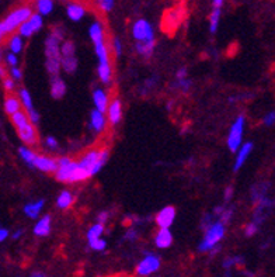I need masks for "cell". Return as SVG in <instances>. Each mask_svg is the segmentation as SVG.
<instances>
[{
    "label": "cell",
    "instance_id": "obj_29",
    "mask_svg": "<svg viewBox=\"0 0 275 277\" xmlns=\"http://www.w3.org/2000/svg\"><path fill=\"white\" fill-rule=\"evenodd\" d=\"M54 7H55L54 0H36V3H34V10L38 14H41L42 17L49 16L54 12Z\"/></svg>",
    "mask_w": 275,
    "mask_h": 277
},
{
    "label": "cell",
    "instance_id": "obj_46",
    "mask_svg": "<svg viewBox=\"0 0 275 277\" xmlns=\"http://www.w3.org/2000/svg\"><path fill=\"white\" fill-rule=\"evenodd\" d=\"M233 207H225V210L222 211V214L219 216V218L218 219H220L222 222H225V224H227L230 219H232V217H233Z\"/></svg>",
    "mask_w": 275,
    "mask_h": 277
},
{
    "label": "cell",
    "instance_id": "obj_58",
    "mask_svg": "<svg viewBox=\"0 0 275 277\" xmlns=\"http://www.w3.org/2000/svg\"><path fill=\"white\" fill-rule=\"evenodd\" d=\"M30 277H45L44 273H39V272H37V273H33Z\"/></svg>",
    "mask_w": 275,
    "mask_h": 277
},
{
    "label": "cell",
    "instance_id": "obj_43",
    "mask_svg": "<svg viewBox=\"0 0 275 277\" xmlns=\"http://www.w3.org/2000/svg\"><path fill=\"white\" fill-rule=\"evenodd\" d=\"M4 62L9 68H13V66H18V55L17 54H13V52H6L4 55Z\"/></svg>",
    "mask_w": 275,
    "mask_h": 277
},
{
    "label": "cell",
    "instance_id": "obj_55",
    "mask_svg": "<svg viewBox=\"0 0 275 277\" xmlns=\"http://www.w3.org/2000/svg\"><path fill=\"white\" fill-rule=\"evenodd\" d=\"M232 196H233V187L229 186V187H226V190H225V201H229L232 198Z\"/></svg>",
    "mask_w": 275,
    "mask_h": 277
},
{
    "label": "cell",
    "instance_id": "obj_57",
    "mask_svg": "<svg viewBox=\"0 0 275 277\" xmlns=\"http://www.w3.org/2000/svg\"><path fill=\"white\" fill-rule=\"evenodd\" d=\"M223 3H225V0H212V6L216 9H222Z\"/></svg>",
    "mask_w": 275,
    "mask_h": 277
},
{
    "label": "cell",
    "instance_id": "obj_51",
    "mask_svg": "<svg viewBox=\"0 0 275 277\" xmlns=\"http://www.w3.org/2000/svg\"><path fill=\"white\" fill-rule=\"evenodd\" d=\"M108 218H110V213H108V211H100V213L97 214V222H101V224L106 225Z\"/></svg>",
    "mask_w": 275,
    "mask_h": 277
},
{
    "label": "cell",
    "instance_id": "obj_33",
    "mask_svg": "<svg viewBox=\"0 0 275 277\" xmlns=\"http://www.w3.org/2000/svg\"><path fill=\"white\" fill-rule=\"evenodd\" d=\"M17 96L20 97V100H21V104H23V109L25 111H30V110L34 109V103H33V97L30 95V92L25 89V87H21V89H18V93H17Z\"/></svg>",
    "mask_w": 275,
    "mask_h": 277
},
{
    "label": "cell",
    "instance_id": "obj_54",
    "mask_svg": "<svg viewBox=\"0 0 275 277\" xmlns=\"http://www.w3.org/2000/svg\"><path fill=\"white\" fill-rule=\"evenodd\" d=\"M188 73H187V69L185 68H180L179 71L176 72V79H181V78H187Z\"/></svg>",
    "mask_w": 275,
    "mask_h": 277
},
{
    "label": "cell",
    "instance_id": "obj_40",
    "mask_svg": "<svg viewBox=\"0 0 275 277\" xmlns=\"http://www.w3.org/2000/svg\"><path fill=\"white\" fill-rule=\"evenodd\" d=\"M110 48H111V52H112L115 57H121V55H122V42H121L120 38L114 37V38L111 40Z\"/></svg>",
    "mask_w": 275,
    "mask_h": 277
},
{
    "label": "cell",
    "instance_id": "obj_59",
    "mask_svg": "<svg viewBox=\"0 0 275 277\" xmlns=\"http://www.w3.org/2000/svg\"><path fill=\"white\" fill-rule=\"evenodd\" d=\"M34 1H36V0H34Z\"/></svg>",
    "mask_w": 275,
    "mask_h": 277
},
{
    "label": "cell",
    "instance_id": "obj_50",
    "mask_svg": "<svg viewBox=\"0 0 275 277\" xmlns=\"http://www.w3.org/2000/svg\"><path fill=\"white\" fill-rule=\"evenodd\" d=\"M27 114H28V117H30V121L33 122V124H38V121H39V114H38V111L36 109L30 110V111H27Z\"/></svg>",
    "mask_w": 275,
    "mask_h": 277
},
{
    "label": "cell",
    "instance_id": "obj_27",
    "mask_svg": "<svg viewBox=\"0 0 275 277\" xmlns=\"http://www.w3.org/2000/svg\"><path fill=\"white\" fill-rule=\"evenodd\" d=\"M135 48H136V52H138L142 58L147 59V58H150V57L153 55V52H155L156 40H153V41H145V42H136Z\"/></svg>",
    "mask_w": 275,
    "mask_h": 277
},
{
    "label": "cell",
    "instance_id": "obj_34",
    "mask_svg": "<svg viewBox=\"0 0 275 277\" xmlns=\"http://www.w3.org/2000/svg\"><path fill=\"white\" fill-rule=\"evenodd\" d=\"M79 62L76 57H63L62 58V71L66 73H74L77 71Z\"/></svg>",
    "mask_w": 275,
    "mask_h": 277
},
{
    "label": "cell",
    "instance_id": "obj_44",
    "mask_svg": "<svg viewBox=\"0 0 275 277\" xmlns=\"http://www.w3.org/2000/svg\"><path fill=\"white\" fill-rule=\"evenodd\" d=\"M258 228H260V225H258L256 221L251 219L250 222L244 227V234H246V237H254V235L258 232Z\"/></svg>",
    "mask_w": 275,
    "mask_h": 277
},
{
    "label": "cell",
    "instance_id": "obj_4",
    "mask_svg": "<svg viewBox=\"0 0 275 277\" xmlns=\"http://www.w3.org/2000/svg\"><path fill=\"white\" fill-rule=\"evenodd\" d=\"M62 41L59 37L55 34H49L45 40V66L49 76L59 75L62 69V54H60V45Z\"/></svg>",
    "mask_w": 275,
    "mask_h": 277
},
{
    "label": "cell",
    "instance_id": "obj_18",
    "mask_svg": "<svg viewBox=\"0 0 275 277\" xmlns=\"http://www.w3.org/2000/svg\"><path fill=\"white\" fill-rule=\"evenodd\" d=\"M253 142H243L236 152V158L233 162V172H239L240 169L244 166V163L247 162V159L250 157L251 151H253Z\"/></svg>",
    "mask_w": 275,
    "mask_h": 277
},
{
    "label": "cell",
    "instance_id": "obj_41",
    "mask_svg": "<svg viewBox=\"0 0 275 277\" xmlns=\"http://www.w3.org/2000/svg\"><path fill=\"white\" fill-rule=\"evenodd\" d=\"M16 80L12 79L10 76H4L3 78V89H4V92L7 93V95H10L13 93L14 90H16Z\"/></svg>",
    "mask_w": 275,
    "mask_h": 277
},
{
    "label": "cell",
    "instance_id": "obj_48",
    "mask_svg": "<svg viewBox=\"0 0 275 277\" xmlns=\"http://www.w3.org/2000/svg\"><path fill=\"white\" fill-rule=\"evenodd\" d=\"M263 124L265 127H273L275 125V110L268 111L263 119Z\"/></svg>",
    "mask_w": 275,
    "mask_h": 277
},
{
    "label": "cell",
    "instance_id": "obj_21",
    "mask_svg": "<svg viewBox=\"0 0 275 277\" xmlns=\"http://www.w3.org/2000/svg\"><path fill=\"white\" fill-rule=\"evenodd\" d=\"M51 96L56 100H59L62 97L66 95V83L65 80L60 78V75H56V76H51Z\"/></svg>",
    "mask_w": 275,
    "mask_h": 277
},
{
    "label": "cell",
    "instance_id": "obj_17",
    "mask_svg": "<svg viewBox=\"0 0 275 277\" xmlns=\"http://www.w3.org/2000/svg\"><path fill=\"white\" fill-rule=\"evenodd\" d=\"M93 104H94V109L100 110V111H103V113H107V109L108 106H110V101H111V99H110V95H108V92L106 89H103V87H96L94 90H93Z\"/></svg>",
    "mask_w": 275,
    "mask_h": 277
},
{
    "label": "cell",
    "instance_id": "obj_20",
    "mask_svg": "<svg viewBox=\"0 0 275 277\" xmlns=\"http://www.w3.org/2000/svg\"><path fill=\"white\" fill-rule=\"evenodd\" d=\"M3 109H4V113L9 116V117H12L13 114H16V113H18V111H21L23 109V104H21V100H20V97L16 96V95H7V96L4 97V101H3Z\"/></svg>",
    "mask_w": 275,
    "mask_h": 277
},
{
    "label": "cell",
    "instance_id": "obj_53",
    "mask_svg": "<svg viewBox=\"0 0 275 277\" xmlns=\"http://www.w3.org/2000/svg\"><path fill=\"white\" fill-rule=\"evenodd\" d=\"M10 237V232H9V229L7 228H0V241L1 242H4L7 238Z\"/></svg>",
    "mask_w": 275,
    "mask_h": 277
},
{
    "label": "cell",
    "instance_id": "obj_24",
    "mask_svg": "<svg viewBox=\"0 0 275 277\" xmlns=\"http://www.w3.org/2000/svg\"><path fill=\"white\" fill-rule=\"evenodd\" d=\"M51 228H52V218L47 214V216H42V217L37 219L33 231H34V235H37V237H48Z\"/></svg>",
    "mask_w": 275,
    "mask_h": 277
},
{
    "label": "cell",
    "instance_id": "obj_45",
    "mask_svg": "<svg viewBox=\"0 0 275 277\" xmlns=\"http://www.w3.org/2000/svg\"><path fill=\"white\" fill-rule=\"evenodd\" d=\"M45 146H47V149H48V151H51V152H55V151H58V149H59V142H58V139H56L55 137L49 135V137H47V139H45Z\"/></svg>",
    "mask_w": 275,
    "mask_h": 277
},
{
    "label": "cell",
    "instance_id": "obj_1",
    "mask_svg": "<svg viewBox=\"0 0 275 277\" xmlns=\"http://www.w3.org/2000/svg\"><path fill=\"white\" fill-rule=\"evenodd\" d=\"M92 178L90 172L84 169L79 160H74L71 157L58 158V170L55 172V179L60 183H82Z\"/></svg>",
    "mask_w": 275,
    "mask_h": 277
},
{
    "label": "cell",
    "instance_id": "obj_36",
    "mask_svg": "<svg viewBox=\"0 0 275 277\" xmlns=\"http://www.w3.org/2000/svg\"><path fill=\"white\" fill-rule=\"evenodd\" d=\"M60 54L63 57H76V45L71 40H63L60 45Z\"/></svg>",
    "mask_w": 275,
    "mask_h": 277
},
{
    "label": "cell",
    "instance_id": "obj_19",
    "mask_svg": "<svg viewBox=\"0 0 275 277\" xmlns=\"http://www.w3.org/2000/svg\"><path fill=\"white\" fill-rule=\"evenodd\" d=\"M66 16L69 20H72L74 23L83 20V17L86 16V7L84 4L79 3V1H69L66 4Z\"/></svg>",
    "mask_w": 275,
    "mask_h": 277
},
{
    "label": "cell",
    "instance_id": "obj_38",
    "mask_svg": "<svg viewBox=\"0 0 275 277\" xmlns=\"http://www.w3.org/2000/svg\"><path fill=\"white\" fill-rule=\"evenodd\" d=\"M89 246H90V249H93L96 252H103L107 248V242L103 238H97V239H93V241H89Z\"/></svg>",
    "mask_w": 275,
    "mask_h": 277
},
{
    "label": "cell",
    "instance_id": "obj_13",
    "mask_svg": "<svg viewBox=\"0 0 275 277\" xmlns=\"http://www.w3.org/2000/svg\"><path fill=\"white\" fill-rule=\"evenodd\" d=\"M107 114L100 111V110L93 109L90 113V119H89V127L92 128V131L94 134H103L108 127Z\"/></svg>",
    "mask_w": 275,
    "mask_h": 277
},
{
    "label": "cell",
    "instance_id": "obj_56",
    "mask_svg": "<svg viewBox=\"0 0 275 277\" xmlns=\"http://www.w3.org/2000/svg\"><path fill=\"white\" fill-rule=\"evenodd\" d=\"M21 235H23V229H17V231H14L12 234V238L13 239H20Z\"/></svg>",
    "mask_w": 275,
    "mask_h": 277
},
{
    "label": "cell",
    "instance_id": "obj_25",
    "mask_svg": "<svg viewBox=\"0 0 275 277\" xmlns=\"http://www.w3.org/2000/svg\"><path fill=\"white\" fill-rule=\"evenodd\" d=\"M97 76L100 79V82L106 86H110L112 83V78H114V72H112V65L111 62L107 63H98L97 65Z\"/></svg>",
    "mask_w": 275,
    "mask_h": 277
},
{
    "label": "cell",
    "instance_id": "obj_22",
    "mask_svg": "<svg viewBox=\"0 0 275 277\" xmlns=\"http://www.w3.org/2000/svg\"><path fill=\"white\" fill-rule=\"evenodd\" d=\"M173 243V234L168 228H159L155 234V245L159 249H167Z\"/></svg>",
    "mask_w": 275,
    "mask_h": 277
},
{
    "label": "cell",
    "instance_id": "obj_8",
    "mask_svg": "<svg viewBox=\"0 0 275 277\" xmlns=\"http://www.w3.org/2000/svg\"><path fill=\"white\" fill-rule=\"evenodd\" d=\"M184 19H185L184 4H177V6L168 9L163 16V21H162L163 30L167 31V33H174L181 25V23L184 21Z\"/></svg>",
    "mask_w": 275,
    "mask_h": 277
},
{
    "label": "cell",
    "instance_id": "obj_10",
    "mask_svg": "<svg viewBox=\"0 0 275 277\" xmlns=\"http://www.w3.org/2000/svg\"><path fill=\"white\" fill-rule=\"evenodd\" d=\"M160 265H162V260L157 255L146 253L144 259L136 266V275L141 277L150 276L160 269Z\"/></svg>",
    "mask_w": 275,
    "mask_h": 277
},
{
    "label": "cell",
    "instance_id": "obj_2",
    "mask_svg": "<svg viewBox=\"0 0 275 277\" xmlns=\"http://www.w3.org/2000/svg\"><path fill=\"white\" fill-rule=\"evenodd\" d=\"M34 7L30 4H21L14 7L12 12L7 13V16L0 21V38L7 40L9 37L18 33L20 27L34 14Z\"/></svg>",
    "mask_w": 275,
    "mask_h": 277
},
{
    "label": "cell",
    "instance_id": "obj_3",
    "mask_svg": "<svg viewBox=\"0 0 275 277\" xmlns=\"http://www.w3.org/2000/svg\"><path fill=\"white\" fill-rule=\"evenodd\" d=\"M89 37L92 40V44L94 47V54H96L98 63H107L111 62V48L107 44L106 38V27L103 21L96 20L89 27Z\"/></svg>",
    "mask_w": 275,
    "mask_h": 277
},
{
    "label": "cell",
    "instance_id": "obj_6",
    "mask_svg": "<svg viewBox=\"0 0 275 277\" xmlns=\"http://www.w3.org/2000/svg\"><path fill=\"white\" fill-rule=\"evenodd\" d=\"M225 234H226V224L222 222L220 219H216L212 225H209L205 229L203 239L198 245V251L200 252H212L215 248L219 246Z\"/></svg>",
    "mask_w": 275,
    "mask_h": 277
},
{
    "label": "cell",
    "instance_id": "obj_49",
    "mask_svg": "<svg viewBox=\"0 0 275 277\" xmlns=\"http://www.w3.org/2000/svg\"><path fill=\"white\" fill-rule=\"evenodd\" d=\"M138 237H139V234H138V231L135 228H128L127 229V232H125V235H124V239H127V241H136L138 239Z\"/></svg>",
    "mask_w": 275,
    "mask_h": 277
},
{
    "label": "cell",
    "instance_id": "obj_35",
    "mask_svg": "<svg viewBox=\"0 0 275 277\" xmlns=\"http://www.w3.org/2000/svg\"><path fill=\"white\" fill-rule=\"evenodd\" d=\"M103 234H104V224L96 222L87 231V241H93V239H97V238H101Z\"/></svg>",
    "mask_w": 275,
    "mask_h": 277
},
{
    "label": "cell",
    "instance_id": "obj_26",
    "mask_svg": "<svg viewBox=\"0 0 275 277\" xmlns=\"http://www.w3.org/2000/svg\"><path fill=\"white\" fill-rule=\"evenodd\" d=\"M7 49L13 54H21L24 49V37L18 33L13 34L7 38Z\"/></svg>",
    "mask_w": 275,
    "mask_h": 277
},
{
    "label": "cell",
    "instance_id": "obj_52",
    "mask_svg": "<svg viewBox=\"0 0 275 277\" xmlns=\"http://www.w3.org/2000/svg\"><path fill=\"white\" fill-rule=\"evenodd\" d=\"M51 33L55 34L56 37H59L60 40H65V31H63V28H60V27H54Z\"/></svg>",
    "mask_w": 275,
    "mask_h": 277
},
{
    "label": "cell",
    "instance_id": "obj_12",
    "mask_svg": "<svg viewBox=\"0 0 275 277\" xmlns=\"http://www.w3.org/2000/svg\"><path fill=\"white\" fill-rule=\"evenodd\" d=\"M33 168L42 172V173H52L55 175V172L58 170V159L44 154H37Z\"/></svg>",
    "mask_w": 275,
    "mask_h": 277
},
{
    "label": "cell",
    "instance_id": "obj_16",
    "mask_svg": "<svg viewBox=\"0 0 275 277\" xmlns=\"http://www.w3.org/2000/svg\"><path fill=\"white\" fill-rule=\"evenodd\" d=\"M106 114H107L108 122H110L112 127H117V125L120 124L121 120H122V114H124V111H122V103H121V100L118 97L111 99L110 106H108L107 113H106Z\"/></svg>",
    "mask_w": 275,
    "mask_h": 277
},
{
    "label": "cell",
    "instance_id": "obj_9",
    "mask_svg": "<svg viewBox=\"0 0 275 277\" xmlns=\"http://www.w3.org/2000/svg\"><path fill=\"white\" fill-rule=\"evenodd\" d=\"M132 37L136 42H145V41H153L155 38V28L152 23H149L145 19H138L131 28Z\"/></svg>",
    "mask_w": 275,
    "mask_h": 277
},
{
    "label": "cell",
    "instance_id": "obj_30",
    "mask_svg": "<svg viewBox=\"0 0 275 277\" xmlns=\"http://www.w3.org/2000/svg\"><path fill=\"white\" fill-rule=\"evenodd\" d=\"M18 157L21 158V160L24 162L25 165H28L30 168H33V163H34V159L37 157V152H34L33 149H31V146H21L20 149H18Z\"/></svg>",
    "mask_w": 275,
    "mask_h": 277
},
{
    "label": "cell",
    "instance_id": "obj_15",
    "mask_svg": "<svg viewBox=\"0 0 275 277\" xmlns=\"http://www.w3.org/2000/svg\"><path fill=\"white\" fill-rule=\"evenodd\" d=\"M174 219H176V208L173 205H166L156 214L155 222L159 228H170Z\"/></svg>",
    "mask_w": 275,
    "mask_h": 277
},
{
    "label": "cell",
    "instance_id": "obj_5",
    "mask_svg": "<svg viewBox=\"0 0 275 277\" xmlns=\"http://www.w3.org/2000/svg\"><path fill=\"white\" fill-rule=\"evenodd\" d=\"M108 158H110L108 148L101 146V148H90V149L84 151L77 160L84 169H87L90 172L92 176H94L106 166Z\"/></svg>",
    "mask_w": 275,
    "mask_h": 277
},
{
    "label": "cell",
    "instance_id": "obj_32",
    "mask_svg": "<svg viewBox=\"0 0 275 277\" xmlns=\"http://www.w3.org/2000/svg\"><path fill=\"white\" fill-rule=\"evenodd\" d=\"M10 121H12L13 127L17 130V128H20V127H24L25 124H28V122H30V117H28V114H27L25 110H21V111L13 114L12 117H10Z\"/></svg>",
    "mask_w": 275,
    "mask_h": 277
},
{
    "label": "cell",
    "instance_id": "obj_7",
    "mask_svg": "<svg viewBox=\"0 0 275 277\" xmlns=\"http://www.w3.org/2000/svg\"><path fill=\"white\" fill-rule=\"evenodd\" d=\"M244 130H246V117L243 114H239L236 120L232 122L229 133H227L226 145L230 152L236 154L238 149L243 145V137H244Z\"/></svg>",
    "mask_w": 275,
    "mask_h": 277
},
{
    "label": "cell",
    "instance_id": "obj_39",
    "mask_svg": "<svg viewBox=\"0 0 275 277\" xmlns=\"http://www.w3.org/2000/svg\"><path fill=\"white\" fill-rule=\"evenodd\" d=\"M96 4L103 13H110L114 9L115 1L114 0H96Z\"/></svg>",
    "mask_w": 275,
    "mask_h": 277
},
{
    "label": "cell",
    "instance_id": "obj_37",
    "mask_svg": "<svg viewBox=\"0 0 275 277\" xmlns=\"http://www.w3.org/2000/svg\"><path fill=\"white\" fill-rule=\"evenodd\" d=\"M174 89H177L180 90L181 93H188L190 90H191L192 87V82L188 79V76L187 78H181V79H176L174 80Z\"/></svg>",
    "mask_w": 275,
    "mask_h": 277
},
{
    "label": "cell",
    "instance_id": "obj_23",
    "mask_svg": "<svg viewBox=\"0 0 275 277\" xmlns=\"http://www.w3.org/2000/svg\"><path fill=\"white\" fill-rule=\"evenodd\" d=\"M44 205H45V200L39 198V200H34V201H28L24 205L23 211L28 218L31 219H38V217L41 216L42 210H44Z\"/></svg>",
    "mask_w": 275,
    "mask_h": 277
},
{
    "label": "cell",
    "instance_id": "obj_42",
    "mask_svg": "<svg viewBox=\"0 0 275 277\" xmlns=\"http://www.w3.org/2000/svg\"><path fill=\"white\" fill-rule=\"evenodd\" d=\"M241 263H243V257H240V256H230V257H226L223 260V267L225 269H230L233 266H239Z\"/></svg>",
    "mask_w": 275,
    "mask_h": 277
},
{
    "label": "cell",
    "instance_id": "obj_14",
    "mask_svg": "<svg viewBox=\"0 0 275 277\" xmlns=\"http://www.w3.org/2000/svg\"><path fill=\"white\" fill-rule=\"evenodd\" d=\"M16 131L18 138L21 139V142L27 146H36L38 144V131H37L36 124H33L31 121L25 124L24 127L17 128Z\"/></svg>",
    "mask_w": 275,
    "mask_h": 277
},
{
    "label": "cell",
    "instance_id": "obj_47",
    "mask_svg": "<svg viewBox=\"0 0 275 277\" xmlns=\"http://www.w3.org/2000/svg\"><path fill=\"white\" fill-rule=\"evenodd\" d=\"M9 76L14 79L16 82H20L21 79H23V71L18 68V66H13L9 69Z\"/></svg>",
    "mask_w": 275,
    "mask_h": 277
},
{
    "label": "cell",
    "instance_id": "obj_28",
    "mask_svg": "<svg viewBox=\"0 0 275 277\" xmlns=\"http://www.w3.org/2000/svg\"><path fill=\"white\" fill-rule=\"evenodd\" d=\"M73 203H74V196H73L72 192H69V190L60 192L59 196L56 197V207L60 208V210H68V208H71Z\"/></svg>",
    "mask_w": 275,
    "mask_h": 277
},
{
    "label": "cell",
    "instance_id": "obj_31",
    "mask_svg": "<svg viewBox=\"0 0 275 277\" xmlns=\"http://www.w3.org/2000/svg\"><path fill=\"white\" fill-rule=\"evenodd\" d=\"M220 16H222V9H216L214 7V10L209 14V33L211 34H216L218 28H219V23H220Z\"/></svg>",
    "mask_w": 275,
    "mask_h": 277
},
{
    "label": "cell",
    "instance_id": "obj_11",
    "mask_svg": "<svg viewBox=\"0 0 275 277\" xmlns=\"http://www.w3.org/2000/svg\"><path fill=\"white\" fill-rule=\"evenodd\" d=\"M42 25H44V17L37 12H34V14L20 27L18 34H21L24 38H31L36 33H38L42 28Z\"/></svg>",
    "mask_w": 275,
    "mask_h": 277
}]
</instances>
